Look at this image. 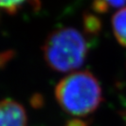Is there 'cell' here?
<instances>
[{"instance_id":"cell-3","label":"cell","mask_w":126,"mask_h":126,"mask_svg":"<svg viewBox=\"0 0 126 126\" xmlns=\"http://www.w3.org/2000/svg\"><path fill=\"white\" fill-rule=\"evenodd\" d=\"M27 116L24 107L11 99L0 101V126H26Z\"/></svg>"},{"instance_id":"cell-7","label":"cell","mask_w":126,"mask_h":126,"mask_svg":"<svg viewBox=\"0 0 126 126\" xmlns=\"http://www.w3.org/2000/svg\"><path fill=\"white\" fill-rule=\"evenodd\" d=\"M29 0H0V8L10 13H15Z\"/></svg>"},{"instance_id":"cell-8","label":"cell","mask_w":126,"mask_h":126,"mask_svg":"<svg viewBox=\"0 0 126 126\" xmlns=\"http://www.w3.org/2000/svg\"><path fill=\"white\" fill-rule=\"evenodd\" d=\"M13 54L14 53L12 51H7L0 53V68L13 57Z\"/></svg>"},{"instance_id":"cell-5","label":"cell","mask_w":126,"mask_h":126,"mask_svg":"<svg viewBox=\"0 0 126 126\" xmlns=\"http://www.w3.org/2000/svg\"><path fill=\"white\" fill-rule=\"evenodd\" d=\"M125 4L126 0H93L92 8L96 13L102 14L112 8L124 7Z\"/></svg>"},{"instance_id":"cell-2","label":"cell","mask_w":126,"mask_h":126,"mask_svg":"<svg viewBox=\"0 0 126 126\" xmlns=\"http://www.w3.org/2000/svg\"><path fill=\"white\" fill-rule=\"evenodd\" d=\"M88 52L85 37L73 27H61L53 31L43 45L45 61L51 69L61 73L81 67Z\"/></svg>"},{"instance_id":"cell-6","label":"cell","mask_w":126,"mask_h":126,"mask_svg":"<svg viewBox=\"0 0 126 126\" xmlns=\"http://www.w3.org/2000/svg\"><path fill=\"white\" fill-rule=\"evenodd\" d=\"M83 27L88 34L96 35L102 28V24L97 16L88 13L83 17Z\"/></svg>"},{"instance_id":"cell-4","label":"cell","mask_w":126,"mask_h":126,"mask_svg":"<svg viewBox=\"0 0 126 126\" xmlns=\"http://www.w3.org/2000/svg\"><path fill=\"white\" fill-rule=\"evenodd\" d=\"M112 29L117 41L126 47V7L122 8L114 14Z\"/></svg>"},{"instance_id":"cell-1","label":"cell","mask_w":126,"mask_h":126,"mask_svg":"<svg viewBox=\"0 0 126 126\" xmlns=\"http://www.w3.org/2000/svg\"><path fill=\"white\" fill-rule=\"evenodd\" d=\"M55 97L65 112L85 116L96 110L102 101L100 83L89 71H76L61 80Z\"/></svg>"},{"instance_id":"cell-9","label":"cell","mask_w":126,"mask_h":126,"mask_svg":"<svg viewBox=\"0 0 126 126\" xmlns=\"http://www.w3.org/2000/svg\"><path fill=\"white\" fill-rule=\"evenodd\" d=\"M65 126H89V123L80 118H73L67 121Z\"/></svg>"},{"instance_id":"cell-10","label":"cell","mask_w":126,"mask_h":126,"mask_svg":"<svg viewBox=\"0 0 126 126\" xmlns=\"http://www.w3.org/2000/svg\"><path fill=\"white\" fill-rule=\"evenodd\" d=\"M124 119H125V120H126V112L124 113Z\"/></svg>"}]
</instances>
